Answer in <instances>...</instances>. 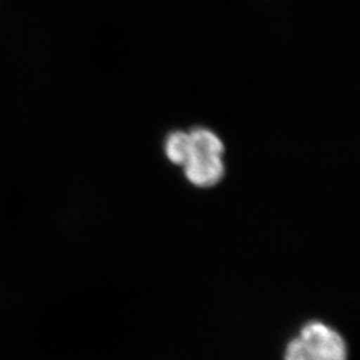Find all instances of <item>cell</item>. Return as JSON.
I'll use <instances>...</instances> for the list:
<instances>
[{
    "label": "cell",
    "mask_w": 360,
    "mask_h": 360,
    "mask_svg": "<svg viewBox=\"0 0 360 360\" xmlns=\"http://www.w3.org/2000/svg\"><path fill=\"white\" fill-rule=\"evenodd\" d=\"M190 135V156L186 162L184 174L196 187L208 188L218 184L224 176L221 155L224 144L215 132L207 129H193Z\"/></svg>",
    "instance_id": "cell-1"
},
{
    "label": "cell",
    "mask_w": 360,
    "mask_h": 360,
    "mask_svg": "<svg viewBox=\"0 0 360 360\" xmlns=\"http://www.w3.org/2000/svg\"><path fill=\"white\" fill-rule=\"evenodd\" d=\"M284 360H348L347 346L342 335L327 324L309 322L288 343Z\"/></svg>",
    "instance_id": "cell-2"
},
{
    "label": "cell",
    "mask_w": 360,
    "mask_h": 360,
    "mask_svg": "<svg viewBox=\"0 0 360 360\" xmlns=\"http://www.w3.org/2000/svg\"><path fill=\"white\" fill-rule=\"evenodd\" d=\"M165 153L174 165L184 166L190 156V135L184 131L171 132L165 143Z\"/></svg>",
    "instance_id": "cell-3"
}]
</instances>
